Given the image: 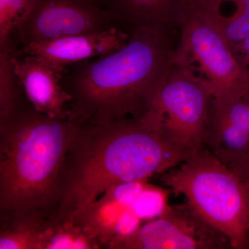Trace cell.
<instances>
[{"mask_svg": "<svg viewBox=\"0 0 249 249\" xmlns=\"http://www.w3.org/2000/svg\"><path fill=\"white\" fill-rule=\"evenodd\" d=\"M171 33L136 28L121 49L67 67L62 85L72 97L70 118L105 124L145 115L176 64Z\"/></svg>", "mask_w": 249, "mask_h": 249, "instance_id": "cell-2", "label": "cell"}, {"mask_svg": "<svg viewBox=\"0 0 249 249\" xmlns=\"http://www.w3.org/2000/svg\"><path fill=\"white\" fill-rule=\"evenodd\" d=\"M16 50H0V117L9 114L25 95L14 70L13 55Z\"/></svg>", "mask_w": 249, "mask_h": 249, "instance_id": "cell-16", "label": "cell"}, {"mask_svg": "<svg viewBox=\"0 0 249 249\" xmlns=\"http://www.w3.org/2000/svg\"><path fill=\"white\" fill-rule=\"evenodd\" d=\"M235 3L237 10L231 16H222L217 8L209 4L219 30L232 47L249 37V0H226Z\"/></svg>", "mask_w": 249, "mask_h": 249, "instance_id": "cell-17", "label": "cell"}, {"mask_svg": "<svg viewBox=\"0 0 249 249\" xmlns=\"http://www.w3.org/2000/svg\"><path fill=\"white\" fill-rule=\"evenodd\" d=\"M204 146L229 169L249 155V95L212 96Z\"/></svg>", "mask_w": 249, "mask_h": 249, "instance_id": "cell-10", "label": "cell"}, {"mask_svg": "<svg viewBox=\"0 0 249 249\" xmlns=\"http://www.w3.org/2000/svg\"><path fill=\"white\" fill-rule=\"evenodd\" d=\"M211 98L204 80L176 60L154 101L165 133L188 157L204 147Z\"/></svg>", "mask_w": 249, "mask_h": 249, "instance_id": "cell-6", "label": "cell"}, {"mask_svg": "<svg viewBox=\"0 0 249 249\" xmlns=\"http://www.w3.org/2000/svg\"><path fill=\"white\" fill-rule=\"evenodd\" d=\"M37 249H100L71 216L54 213L41 223Z\"/></svg>", "mask_w": 249, "mask_h": 249, "instance_id": "cell-14", "label": "cell"}, {"mask_svg": "<svg viewBox=\"0 0 249 249\" xmlns=\"http://www.w3.org/2000/svg\"><path fill=\"white\" fill-rule=\"evenodd\" d=\"M233 50L238 55H247L249 54V37L245 41L234 45L232 47Z\"/></svg>", "mask_w": 249, "mask_h": 249, "instance_id": "cell-21", "label": "cell"}, {"mask_svg": "<svg viewBox=\"0 0 249 249\" xmlns=\"http://www.w3.org/2000/svg\"><path fill=\"white\" fill-rule=\"evenodd\" d=\"M42 217L0 219V249H37Z\"/></svg>", "mask_w": 249, "mask_h": 249, "instance_id": "cell-15", "label": "cell"}, {"mask_svg": "<svg viewBox=\"0 0 249 249\" xmlns=\"http://www.w3.org/2000/svg\"><path fill=\"white\" fill-rule=\"evenodd\" d=\"M230 170L249 186V155Z\"/></svg>", "mask_w": 249, "mask_h": 249, "instance_id": "cell-20", "label": "cell"}, {"mask_svg": "<svg viewBox=\"0 0 249 249\" xmlns=\"http://www.w3.org/2000/svg\"><path fill=\"white\" fill-rule=\"evenodd\" d=\"M148 183V180H140L111 186L71 217L100 249H120L124 241L143 224L134 211L133 204Z\"/></svg>", "mask_w": 249, "mask_h": 249, "instance_id": "cell-9", "label": "cell"}, {"mask_svg": "<svg viewBox=\"0 0 249 249\" xmlns=\"http://www.w3.org/2000/svg\"><path fill=\"white\" fill-rule=\"evenodd\" d=\"M189 0H103L116 27L129 33L140 27L172 32L181 27Z\"/></svg>", "mask_w": 249, "mask_h": 249, "instance_id": "cell-13", "label": "cell"}, {"mask_svg": "<svg viewBox=\"0 0 249 249\" xmlns=\"http://www.w3.org/2000/svg\"><path fill=\"white\" fill-rule=\"evenodd\" d=\"M158 176L225 235L232 249H249V186L207 148Z\"/></svg>", "mask_w": 249, "mask_h": 249, "instance_id": "cell-4", "label": "cell"}, {"mask_svg": "<svg viewBox=\"0 0 249 249\" xmlns=\"http://www.w3.org/2000/svg\"><path fill=\"white\" fill-rule=\"evenodd\" d=\"M230 241L206 222L188 203L168 206L142 224L120 249H227Z\"/></svg>", "mask_w": 249, "mask_h": 249, "instance_id": "cell-8", "label": "cell"}, {"mask_svg": "<svg viewBox=\"0 0 249 249\" xmlns=\"http://www.w3.org/2000/svg\"><path fill=\"white\" fill-rule=\"evenodd\" d=\"M76 124L37 110L26 95L0 117V219L56 212L59 173Z\"/></svg>", "mask_w": 249, "mask_h": 249, "instance_id": "cell-3", "label": "cell"}, {"mask_svg": "<svg viewBox=\"0 0 249 249\" xmlns=\"http://www.w3.org/2000/svg\"><path fill=\"white\" fill-rule=\"evenodd\" d=\"M168 192L148 183L133 204V209L142 222L161 215L168 206Z\"/></svg>", "mask_w": 249, "mask_h": 249, "instance_id": "cell-19", "label": "cell"}, {"mask_svg": "<svg viewBox=\"0 0 249 249\" xmlns=\"http://www.w3.org/2000/svg\"><path fill=\"white\" fill-rule=\"evenodd\" d=\"M14 70L27 99L37 110L54 119L70 117L72 97L64 89V71L45 59L34 55H13Z\"/></svg>", "mask_w": 249, "mask_h": 249, "instance_id": "cell-11", "label": "cell"}, {"mask_svg": "<svg viewBox=\"0 0 249 249\" xmlns=\"http://www.w3.org/2000/svg\"><path fill=\"white\" fill-rule=\"evenodd\" d=\"M112 27H116L110 13L89 0H36L18 24L14 39L23 47Z\"/></svg>", "mask_w": 249, "mask_h": 249, "instance_id": "cell-7", "label": "cell"}, {"mask_svg": "<svg viewBox=\"0 0 249 249\" xmlns=\"http://www.w3.org/2000/svg\"><path fill=\"white\" fill-rule=\"evenodd\" d=\"M90 1L93 2V4L98 5V6L103 7V0H89Z\"/></svg>", "mask_w": 249, "mask_h": 249, "instance_id": "cell-22", "label": "cell"}, {"mask_svg": "<svg viewBox=\"0 0 249 249\" xmlns=\"http://www.w3.org/2000/svg\"><path fill=\"white\" fill-rule=\"evenodd\" d=\"M129 33L117 27L30 44L18 49V55L40 57L66 70L73 64L112 53L125 45Z\"/></svg>", "mask_w": 249, "mask_h": 249, "instance_id": "cell-12", "label": "cell"}, {"mask_svg": "<svg viewBox=\"0 0 249 249\" xmlns=\"http://www.w3.org/2000/svg\"><path fill=\"white\" fill-rule=\"evenodd\" d=\"M76 123L59 173L56 213L61 215H75L111 186L149 180L189 157L152 109L137 119Z\"/></svg>", "mask_w": 249, "mask_h": 249, "instance_id": "cell-1", "label": "cell"}, {"mask_svg": "<svg viewBox=\"0 0 249 249\" xmlns=\"http://www.w3.org/2000/svg\"><path fill=\"white\" fill-rule=\"evenodd\" d=\"M177 61L204 80L212 96L249 95V67L216 24L204 0H189Z\"/></svg>", "mask_w": 249, "mask_h": 249, "instance_id": "cell-5", "label": "cell"}, {"mask_svg": "<svg viewBox=\"0 0 249 249\" xmlns=\"http://www.w3.org/2000/svg\"><path fill=\"white\" fill-rule=\"evenodd\" d=\"M36 0H0V50L16 47L14 36Z\"/></svg>", "mask_w": 249, "mask_h": 249, "instance_id": "cell-18", "label": "cell"}, {"mask_svg": "<svg viewBox=\"0 0 249 249\" xmlns=\"http://www.w3.org/2000/svg\"><path fill=\"white\" fill-rule=\"evenodd\" d=\"M219 1H223V0H219Z\"/></svg>", "mask_w": 249, "mask_h": 249, "instance_id": "cell-23", "label": "cell"}]
</instances>
